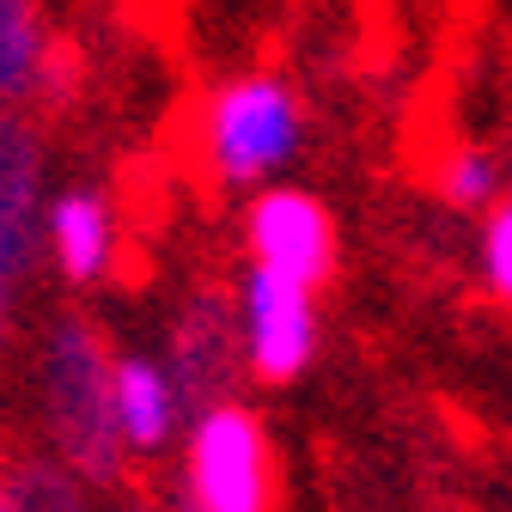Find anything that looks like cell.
Segmentation results:
<instances>
[{"label":"cell","instance_id":"9a60e30c","mask_svg":"<svg viewBox=\"0 0 512 512\" xmlns=\"http://www.w3.org/2000/svg\"><path fill=\"white\" fill-rule=\"evenodd\" d=\"M165 512H189V506H183V500H171V506H165Z\"/></svg>","mask_w":512,"mask_h":512},{"label":"cell","instance_id":"8fae6325","mask_svg":"<svg viewBox=\"0 0 512 512\" xmlns=\"http://www.w3.org/2000/svg\"><path fill=\"white\" fill-rule=\"evenodd\" d=\"M7 512H92V488L61 464H31L7 482Z\"/></svg>","mask_w":512,"mask_h":512},{"label":"cell","instance_id":"3957f363","mask_svg":"<svg viewBox=\"0 0 512 512\" xmlns=\"http://www.w3.org/2000/svg\"><path fill=\"white\" fill-rule=\"evenodd\" d=\"M171 500L189 512H275V445L263 415L238 397L189 415Z\"/></svg>","mask_w":512,"mask_h":512},{"label":"cell","instance_id":"5bb4252c","mask_svg":"<svg viewBox=\"0 0 512 512\" xmlns=\"http://www.w3.org/2000/svg\"><path fill=\"white\" fill-rule=\"evenodd\" d=\"M128 512H165V506H128Z\"/></svg>","mask_w":512,"mask_h":512},{"label":"cell","instance_id":"7a4b0ae2","mask_svg":"<svg viewBox=\"0 0 512 512\" xmlns=\"http://www.w3.org/2000/svg\"><path fill=\"white\" fill-rule=\"evenodd\" d=\"M305 153V104L281 74H238L202 110V159L226 189L287 183Z\"/></svg>","mask_w":512,"mask_h":512},{"label":"cell","instance_id":"5b68a950","mask_svg":"<svg viewBox=\"0 0 512 512\" xmlns=\"http://www.w3.org/2000/svg\"><path fill=\"white\" fill-rule=\"evenodd\" d=\"M244 250H250V269L287 275L317 293L336 275V256H342L336 214L324 196H311L299 183H263L244 202Z\"/></svg>","mask_w":512,"mask_h":512},{"label":"cell","instance_id":"ba28073f","mask_svg":"<svg viewBox=\"0 0 512 512\" xmlns=\"http://www.w3.org/2000/svg\"><path fill=\"white\" fill-rule=\"evenodd\" d=\"M110 421L122 458H159L183 439L189 403L159 354H110Z\"/></svg>","mask_w":512,"mask_h":512},{"label":"cell","instance_id":"2e32d148","mask_svg":"<svg viewBox=\"0 0 512 512\" xmlns=\"http://www.w3.org/2000/svg\"><path fill=\"white\" fill-rule=\"evenodd\" d=\"M0 512H7V482H0Z\"/></svg>","mask_w":512,"mask_h":512},{"label":"cell","instance_id":"9c48e42d","mask_svg":"<svg viewBox=\"0 0 512 512\" xmlns=\"http://www.w3.org/2000/svg\"><path fill=\"white\" fill-rule=\"evenodd\" d=\"M49 74V13L43 0H0V110H19Z\"/></svg>","mask_w":512,"mask_h":512},{"label":"cell","instance_id":"277c9868","mask_svg":"<svg viewBox=\"0 0 512 512\" xmlns=\"http://www.w3.org/2000/svg\"><path fill=\"white\" fill-rule=\"evenodd\" d=\"M232 330H238V372L256 384H293L311 372L317 348H324V324H317V293L269 275L244 269L232 287Z\"/></svg>","mask_w":512,"mask_h":512},{"label":"cell","instance_id":"8992f818","mask_svg":"<svg viewBox=\"0 0 512 512\" xmlns=\"http://www.w3.org/2000/svg\"><path fill=\"white\" fill-rule=\"evenodd\" d=\"M165 372L177 378V391L189 403V415L232 397L238 384V330H232V293L220 287H196L183 299L177 324H171V348L159 354Z\"/></svg>","mask_w":512,"mask_h":512},{"label":"cell","instance_id":"4fadbf2b","mask_svg":"<svg viewBox=\"0 0 512 512\" xmlns=\"http://www.w3.org/2000/svg\"><path fill=\"white\" fill-rule=\"evenodd\" d=\"M31 275H37V263H25V256H13L0 244V348H7L13 330H19V299H25Z\"/></svg>","mask_w":512,"mask_h":512},{"label":"cell","instance_id":"6da1fadb","mask_svg":"<svg viewBox=\"0 0 512 512\" xmlns=\"http://www.w3.org/2000/svg\"><path fill=\"white\" fill-rule=\"evenodd\" d=\"M37 403L55 439V464L74 470L86 488H110L128 458L110 421V342L98 336L92 317L80 311L49 317L37 354Z\"/></svg>","mask_w":512,"mask_h":512},{"label":"cell","instance_id":"7c38bea8","mask_svg":"<svg viewBox=\"0 0 512 512\" xmlns=\"http://www.w3.org/2000/svg\"><path fill=\"white\" fill-rule=\"evenodd\" d=\"M476 275H482V287H488L494 305L512 299V208H506V202H494V208L482 214V232H476Z\"/></svg>","mask_w":512,"mask_h":512},{"label":"cell","instance_id":"52a82bcc","mask_svg":"<svg viewBox=\"0 0 512 512\" xmlns=\"http://www.w3.org/2000/svg\"><path fill=\"white\" fill-rule=\"evenodd\" d=\"M116 250H122V220L104 189L74 183L43 202V256L61 287H74V293L104 287L116 269Z\"/></svg>","mask_w":512,"mask_h":512},{"label":"cell","instance_id":"30bf717a","mask_svg":"<svg viewBox=\"0 0 512 512\" xmlns=\"http://www.w3.org/2000/svg\"><path fill=\"white\" fill-rule=\"evenodd\" d=\"M433 189L445 208H464V214H488L494 202H506V171H500V153L482 147V141H464V147H445L439 165H433Z\"/></svg>","mask_w":512,"mask_h":512}]
</instances>
